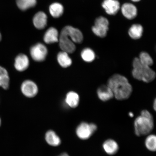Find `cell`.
Here are the masks:
<instances>
[{"instance_id":"1","label":"cell","mask_w":156,"mask_h":156,"mask_svg":"<svg viewBox=\"0 0 156 156\" xmlns=\"http://www.w3.org/2000/svg\"><path fill=\"white\" fill-rule=\"evenodd\" d=\"M107 85L112 91L114 97L117 100L122 101L131 96L133 88L126 77L119 74L113 75L107 81Z\"/></svg>"},{"instance_id":"2","label":"cell","mask_w":156,"mask_h":156,"mask_svg":"<svg viewBox=\"0 0 156 156\" xmlns=\"http://www.w3.org/2000/svg\"><path fill=\"white\" fill-rule=\"evenodd\" d=\"M134 132L138 136L147 135L153 130L154 119L152 114L147 110H142L141 115L134 120Z\"/></svg>"},{"instance_id":"3","label":"cell","mask_w":156,"mask_h":156,"mask_svg":"<svg viewBox=\"0 0 156 156\" xmlns=\"http://www.w3.org/2000/svg\"><path fill=\"white\" fill-rule=\"evenodd\" d=\"M132 74L133 76L138 80L150 83L153 81L156 77V73L151 67L142 64L138 58H134L133 62Z\"/></svg>"},{"instance_id":"4","label":"cell","mask_w":156,"mask_h":156,"mask_svg":"<svg viewBox=\"0 0 156 156\" xmlns=\"http://www.w3.org/2000/svg\"><path fill=\"white\" fill-rule=\"evenodd\" d=\"M109 22L106 17L101 16L95 19L91 30L93 34L100 38H105L109 29Z\"/></svg>"},{"instance_id":"5","label":"cell","mask_w":156,"mask_h":156,"mask_svg":"<svg viewBox=\"0 0 156 156\" xmlns=\"http://www.w3.org/2000/svg\"><path fill=\"white\" fill-rule=\"evenodd\" d=\"M97 129L96 124L82 122L77 127L76 133L80 139L86 140L90 138Z\"/></svg>"},{"instance_id":"6","label":"cell","mask_w":156,"mask_h":156,"mask_svg":"<svg viewBox=\"0 0 156 156\" xmlns=\"http://www.w3.org/2000/svg\"><path fill=\"white\" fill-rule=\"evenodd\" d=\"M48 53V49L46 46L40 43L34 44L30 48V55L35 61L41 62L44 61Z\"/></svg>"},{"instance_id":"7","label":"cell","mask_w":156,"mask_h":156,"mask_svg":"<svg viewBox=\"0 0 156 156\" xmlns=\"http://www.w3.org/2000/svg\"><path fill=\"white\" fill-rule=\"evenodd\" d=\"M58 42L62 51L68 54L73 53L75 51L76 47L75 43L62 29L58 38Z\"/></svg>"},{"instance_id":"8","label":"cell","mask_w":156,"mask_h":156,"mask_svg":"<svg viewBox=\"0 0 156 156\" xmlns=\"http://www.w3.org/2000/svg\"><path fill=\"white\" fill-rule=\"evenodd\" d=\"M71 40L76 44H81L83 40V33L76 28L73 26H66L62 29Z\"/></svg>"},{"instance_id":"9","label":"cell","mask_w":156,"mask_h":156,"mask_svg":"<svg viewBox=\"0 0 156 156\" xmlns=\"http://www.w3.org/2000/svg\"><path fill=\"white\" fill-rule=\"evenodd\" d=\"M21 90L25 96L28 98H32L37 94L38 88L34 82L27 80L23 82L21 85Z\"/></svg>"},{"instance_id":"10","label":"cell","mask_w":156,"mask_h":156,"mask_svg":"<svg viewBox=\"0 0 156 156\" xmlns=\"http://www.w3.org/2000/svg\"><path fill=\"white\" fill-rule=\"evenodd\" d=\"M102 6L107 14L110 15H116L121 8L118 0H104Z\"/></svg>"},{"instance_id":"11","label":"cell","mask_w":156,"mask_h":156,"mask_svg":"<svg viewBox=\"0 0 156 156\" xmlns=\"http://www.w3.org/2000/svg\"><path fill=\"white\" fill-rule=\"evenodd\" d=\"M123 16L128 20L135 18L137 15V8L133 4L126 3L123 4L120 8Z\"/></svg>"},{"instance_id":"12","label":"cell","mask_w":156,"mask_h":156,"mask_svg":"<svg viewBox=\"0 0 156 156\" xmlns=\"http://www.w3.org/2000/svg\"><path fill=\"white\" fill-rule=\"evenodd\" d=\"M33 23L37 29L40 30L44 29L47 24V15L44 12L39 11L33 17Z\"/></svg>"},{"instance_id":"13","label":"cell","mask_w":156,"mask_h":156,"mask_svg":"<svg viewBox=\"0 0 156 156\" xmlns=\"http://www.w3.org/2000/svg\"><path fill=\"white\" fill-rule=\"evenodd\" d=\"M29 65L28 58L25 55L20 54L16 58L14 66L17 71L23 72L25 71L28 68Z\"/></svg>"},{"instance_id":"14","label":"cell","mask_w":156,"mask_h":156,"mask_svg":"<svg viewBox=\"0 0 156 156\" xmlns=\"http://www.w3.org/2000/svg\"><path fill=\"white\" fill-rule=\"evenodd\" d=\"M97 94L99 98L103 102L109 101L114 97L112 90L107 85L99 87L97 90Z\"/></svg>"},{"instance_id":"15","label":"cell","mask_w":156,"mask_h":156,"mask_svg":"<svg viewBox=\"0 0 156 156\" xmlns=\"http://www.w3.org/2000/svg\"><path fill=\"white\" fill-rule=\"evenodd\" d=\"M59 36L57 29L54 27H50L45 33L44 40L47 44H54L58 42Z\"/></svg>"},{"instance_id":"16","label":"cell","mask_w":156,"mask_h":156,"mask_svg":"<svg viewBox=\"0 0 156 156\" xmlns=\"http://www.w3.org/2000/svg\"><path fill=\"white\" fill-rule=\"evenodd\" d=\"M102 147L104 151L110 155L116 154L119 149L118 144L112 139H108L105 141L103 144Z\"/></svg>"},{"instance_id":"17","label":"cell","mask_w":156,"mask_h":156,"mask_svg":"<svg viewBox=\"0 0 156 156\" xmlns=\"http://www.w3.org/2000/svg\"><path fill=\"white\" fill-rule=\"evenodd\" d=\"M144 29L140 24H134L130 27L128 30V34L130 37L136 40L141 38L143 34Z\"/></svg>"},{"instance_id":"18","label":"cell","mask_w":156,"mask_h":156,"mask_svg":"<svg viewBox=\"0 0 156 156\" xmlns=\"http://www.w3.org/2000/svg\"><path fill=\"white\" fill-rule=\"evenodd\" d=\"M66 102L68 106L72 108H75L79 105L80 97L78 94L72 91L66 95Z\"/></svg>"},{"instance_id":"19","label":"cell","mask_w":156,"mask_h":156,"mask_svg":"<svg viewBox=\"0 0 156 156\" xmlns=\"http://www.w3.org/2000/svg\"><path fill=\"white\" fill-rule=\"evenodd\" d=\"M51 15L55 18H59L63 14L64 8L61 4L55 2L51 4L49 8Z\"/></svg>"},{"instance_id":"20","label":"cell","mask_w":156,"mask_h":156,"mask_svg":"<svg viewBox=\"0 0 156 156\" xmlns=\"http://www.w3.org/2000/svg\"><path fill=\"white\" fill-rule=\"evenodd\" d=\"M46 141L50 145L57 146L60 145L61 140L53 130H50L47 132L45 135Z\"/></svg>"},{"instance_id":"21","label":"cell","mask_w":156,"mask_h":156,"mask_svg":"<svg viewBox=\"0 0 156 156\" xmlns=\"http://www.w3.org/2000/svg\"><path fill=\"white\" fill-rule=\"evenodd\" d=\"M57 60L60 65L64 68L69 67L72 64L71 58L68 55V54L66 52H60L58 54Z\"/></svg>"},{"instance_id":"22","label":"cell","mask_w":156,"mask_h":156,"mask_svg":"<svg viewBox=\"0 0 156 156\" xmlns=\"http://www.w3.org/2000/svg\"><path fill=\"white\" fill-rule=\"evenodd\" d=\"M9 77L8 73L5 68L0 66V87L3 89H9Z\"/></svg>"},{"instance_id":"23","label":"cell","mask_w":156,"mask_h":156,"mask_svg":"<svg viewBox=\"0 0 156 156\" xmlns=\"http://www.w3.org/2000/svg\"><path fill=\"white\" fill-rule=\"evenodd\" d=\"M17 6L21 11H25L34 7L37 3V0H16Z\"/></svg>"},{"instance_id":"24","label":"cell","mask_w":156,"mask_h":156,"mask_svg":"<svg viewBox=\"0 0 156 156\" xmlns=\"http://www.w3.org/2000/svg\"><path fill=\"white\" fill-rule=\"evenodd\" d=\"M81 55L84 61L87 63L92 62L94 60L95 58L94 52L89 48L83 49L81 52Z\"/></svg>"},{"instance_id":"25","label":"cell","mask_w":156,"mask_h":156,"mask_svg":"<svg viewBox=\"0 0 156 156\" xmlns=\"http://www.w3.org/2000/svg\"><path fill=\"white\" fill-rule=\"evenodd\" d=\"M146 147L149 151H155L156 149V137L154 134L148 135L145 141Z\"/></svg>"},{"instance_id":"26","label":"cell","mask_w":156,"mask_h":156,"mask_svg":"<svg viewBox=\"0 0 156 156\" xmlns=\"http://www.w3.org/2000/svg\"><path fill=\"white\" fill-rule=\"evenodd\" d=\"M138 58L140 62L144 65L151 67L153 64L154 62L153 58L147 52H141Z\"/></svg>"},{"instance_id":"27","label":"cell","mask_w":156,"mask_h":156,"mask_svg":"<svg viewBox=\"0 0 156 156\" xmlns=\"http://www.w3.org/2000/svg\"><path fill=\"white\" fill-rule=\"evenodd\" d=\"M153 108L154 110L155 111L156 110V99H155L154 101V102L153 103Z\"/></svg>"},{"instance_id":"28","label":"cell","mask_w":156,"mask_h":156,"mask_svg":"<svg viewBox=\"0 0 156 156\" xmlns=\"http://www.w3.org/2000/svg\"><path fill=\"white\" fill-rule=\"evenodd\" d=\"M69 156V155L67 153H63L61 154L59 156Z\"/></svg>"},{"instance_id":"29","label":"cell","mask_w":156,"mask_h":156,"mask_svg":"<svg viewBox=\"0 0 156 156\" xmlns=\"http://www.w3.org/2000/svg\"><path fill=\"white\" fill-rule=\"evenodd\" d=\"M129 116L130 117H133L134 116V115L132 112H129Z\"/></svg>"},{"instance_id":"30","label":"cell","mask_w":156,"mask_h":156,"mask_svg":"<svg viewBox=\"0 0 156 156\" xmlns=\"http://www.w3.org/2000/svg\"><path fill=\"white\" fill-rule=\"evenodd\" d=\"M132 2H139L141 0H131Z\"/></svg>"},{"instance_id":"31","label":"cell","mask_w":156,"mask_h":156,"mask_svg":"<svg viewBox=\"0 0 156 156\" xmlns=\"http://www.w3.org/2000/svg\"><path fill=\"white\" fill-rule=\"evenodd\" d=\"M2 38V34H1V32H0V41H1Z\"/></svg>"},{"instance_id":"32","label":"cell","mask_w":156,"mask_h":156,"mask_svg":"<svg viewBox=\"0 0 156 156\" xmlns=\"http://www.w3.org/2000/svg\"><path fill=\"white\" fill-rule=\"evenodd\" d=\"M1 118H0V126H1Z\"/></svg>"}]
</instances>
